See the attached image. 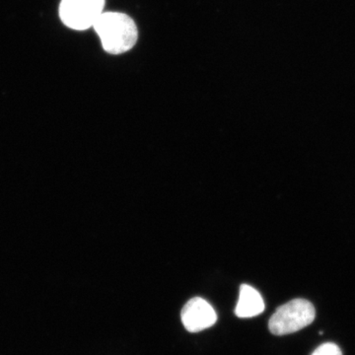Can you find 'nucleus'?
<instances>
[{
	"instance_id": "nucleus-6",
	"label": "nucleus",
	"mask_w": 355,
	"mask_h": 355,
	"mask_svg": "<svg viewBox=\"0 0 355 355\" xmlns=\"http://www.w3.org/2000/svg\"><path fill=\"white\" fill-rule=\"evenodd\" d=\"M312 355H343L342 350L335 343H328L320 345Z\"/></svg>"
},
{
	"instance_id": "nucleus-4",
	"label": "nucleus",
	"mask_w": 355,
	"mask_h": 355,
	"mask_svg": "<svg viewBox=\"0 0 355 355\" xmlns=\"http://www.w3.org/2000/svg\"><path fill=\"white\" fill-rule=\"evenodd\" d=\"M182 322L187 331L198 333L214 326L217 315L214 307L207 300L195 297L189 300L181 313Z\"/></svg>"
},
{
	"instance_id": "nucleus-2",
	"label": "nucleus",
	"mask_w": 355,
	"mask_h": 355,
	"mask_svg": "<svg viewBox=\"0 0 355 355\" xmlns=\"http://www.w3.org/2000/svg\"><path fill=\"white\" fill-rule=\"evenodd\" d=\"M315 316L312 303L305 299H294L275 311L268 322V328L273 335H289L309 326Z\"/></svg>"
},
{
	"instance_id": "nucleus-3",
	"label": "nucleus",
	"mask_w": 355,
	"mask_h": 355,
	"mask_svg": "<svg viewBox=\"0 0 355 355\" xmlns=\"http://www.w3.org/2000/svg\"><path fill=\"white\" fill-rule=\"evenodd\" d=\"M105 0H62L60 19L73 30L89 29L103 14Z\"/></svg>"
},
{
	"instance_id": "nucleus-1",
	"label": "nucleus",
	"mask_w": 355,
	"mask_h": 355,
	"mask_svg": "<svg viewBox=\"0 0 355 355\" xmlns=\"http://www.w3.org/2000/svg\"><path fill=\"white\" fill-rule=\"evenodd\" d=\"M103 49L112 55H121L137 44L139 31L135 21L127 14L103 13L94 26Z\"/></svg>"
},
{
	"instance_id": "nucleus-5",
	"label": "nucleus",
	"mask_w": 355,
	"mask_h": 355,
	"mask_svg": "<svg viewBox=\"0 0 355 355\" xmlns=\"http://www.w3.org/2000/svg\"><path fill=\"white\" fill-rule=\"evenodd\" d=\"M265 310L263 297L254 287L242 284L240 287L239 301L235 308L236 316L252 318L258 316Z\"/></svg>"
}]
</instances>
